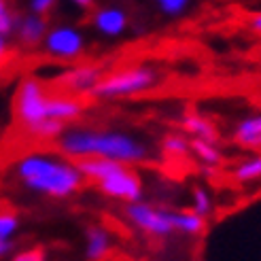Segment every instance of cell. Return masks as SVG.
I'll list each match as a JSON object with an SVG mask.
<instances>
[{
    "label": "cell",
    "mask_w": 261,
    "mask_h": 261,
    "mask_svg": "<svg viewBox=\"0 0 261 261\" xmlns=\"http://www.w3.org/2000/svg\"><path fill=\"white\" fill-rule=\"evenodd\" d=\"M85 102L64 91H49L36 76H23L13 96V115L21 132L41 142H56L72 123H79Z\"/></svg>",
    "instance_id": "1"
},
{
    "label": "cell",
    "mask_w": 261,
    "mask_h": 261,
    "mask_svg": "<svg viewBox=\"0 0 261 261\" xmlns=\"http://www.w3.org/2000/svg\"><path fill=\"white\" fill-rule=\"evenodd\" d=\"M11 174L28 193L47 200H70L87 182L79 164L58 149H32L17 155Z\"/></svg>",
    "instance_id": "2"
},
{
    "label": "cell",
    "mask_w": 261,
    "mask_h": 261,
    "mask_svg": "<svg viewBox=\"0 0 261 261\" xmlns=\"http://www.w3.org/2000/svg\"><path fill=\"white\" fill-rule=\"evenodd\" d=\"M56 149L66 158L81 162L89 158H102L125 166H138L151 160V147L145 138L127 129L68 125L56 140Z\"/></svg>",
    "instance_id": "3"
},
{
    "label": "cell",
    "mask_w": 261,
    "mask_h": 261,
    "mask_svg": "<svg viewBox=\"0 0 261 261\" xmlns=\"http://www.w3.org/2000/svg\"><path fill=\"white\" fill-rule=\"evenodd\" d=\"M162 81V72L151 64H134L113 72H104L100 83L89 91L94 100H127L153 91Z\"/></svg>",
    "instance_id": "4"
},
{
    "label": "cell",
    "mask_w": 261,
    "mask_h": 261,
    "mask_svg": "<svg viewBox=\"0 0 261 261\" xmlns=\"http://www.w3.org/2000/svg\"><path fill=\"white\" fill-rule=\"evenodd\" d=\"M123 219L134 229L151 238H168L176 233V211L138 200L123 206Z\"/></svg>",
    "instance_id": "5"
},
{
    "label": "cell",
    "mask_w": 261,
    "mask_h": 261,
    "mask_svg": "<svg viewBox=\"0 0 261 261\" xmlns=\"http://www.w3.org/2000/svg\"><path fill=\"white\" fill-rule=\"evenodd\" d=\"M41 49L54 62L74 64V62H81L85 56L87 36L74 23H54V25H49Z\"/></svg>",
    "instance_id": "6"
},
{
    "label": "cell",
    "mask_w": 261,
    "mask_h": 261,
    "mask_svg": "<svg viewBox=\"0 0 261 261\" xmlns=\"http://www.w3.org/2000/svg\"><path fill=\"white\" fill-rule=\"evenodd\" d=\"M94 185L104 198L123 202V204L138 202L145 195V182H142L140 174L134 170V166H125L119 162H115L111 166V170L100 180H96Z\"/></svg>",
    "instance_id": "7"
},
{
    "label": "cell",
    "mask_w": 261,
    "mask_h": 261,
    "mask_svg": "<svg viewBox=\"0 0 261 261\" xmlns=\"http://www.w3.org/2000/svg\"><path fill=\"white\" fill-rule=\"evenodd\" d=\"M102 76H104V68L100 64L74 62V64H68V68H64L56 76V85L64 94L85 98V96H89V91L100 83Z\"/></svg>",
    "instance_id": "8"
},
{
    "label": "cell",
    "mask_w": 261,
    "mask_h": 261,
    "mask_svg": "<svg viewBox=\"0 0 261 261\" xmlns=\"http://www.w3.org/2000/svg\"><path fill=\"white\" fill-rule=\"evenodd\" d=\"M91 25L102 36L115 41L121 38L129 28V13L121 5H98L91 11Z\"/></svg>",
    "instance_id": "9"
},
{
    "label": "cell",
    "mask_w": 261,
    "mask_h": 261,
    "mask_svg": "<svg viewBox=\"0 0 261 261\" xmlns=\"http://www.w3.org/2000/svg\"><path fill=\"white\" fill-rule=\"evenodd\" d=\"M49 25L51 23L45 15H38V13H32V11L21 13V15H17L13 38L25 49H36V47L43 45Z\"/></svg>",
    "instance_id": "10"
},
{
    "label": "cell",
    "mask_w": 261,
    "mask_h": 261,
    "mask_svg": "<svg viewBox=\"0 0 261 261\" xmlns=\"http://www.w3.org/2000/svg\"><path fill=\"white\" fill-rule=\"evenodd\" d=\"M233 145L246 151H261V113L240 119L231 134Z\"/></svg>",
    "instance_id": "11"
},
{
    "label": "cell",
    "mask_w": 261,
    "mask_h": 261,
    "mask_svg": "<svg viewBox=\"0 0 261 261\" xmlns=\"http://www.w3.org/2000/svg\"><path fill=\"white\" fill-rule=\"evenodd\" d=\"M113 249V236L107 227L89 225L85 229V249L83 255L87 261H104Z\"/></svg>",
    "instance_id": "12"
},
{
    "label": "cell",
    "mask_w": 261,
    "mask_h": 261,
    "mask_svg": "<svg viewBox=\"0 0 261 261\" xmlns=\"http://www.w3.org/2000/svg\"><path fill=\"white\" fill-rule=\"evenodd\" d=\"M180 127L187 132L189 138H200V140H208V142H219V132L215 123L208 119V117L200 115V113H185L180 117Z\"/></svg>",
    "instance_id": "13"
},
{
    "label": "cell",
    "mask_w": 261,
    "mask_h": 261,
    "mask_svg": "<svg viewBox=\"0 0 261 261\" xmlns=\"http://www.w3.org/2000/svg\"><path fill=\"white\" fill-rule=\"evenodd\" d=\"M191 153L195 155V160L208 168H217L223 164V153L217 147V142H208L200 138H191Z\"/></svg>",
    "instance_id": "14"
},
{
    "label": "cell",
    "mask_w": 261,
    "mask_h": 261,
    "mask_svg": "<svg viewBox=\"0 0 261 261\" xmlns=\"http://www.w3.org/2000/svg\"><path fill=\"white\" fill-rule=\"evenodd\" d=\"M231 178L236 182H242V185L261 180V153H255L251 158L238 162L236 168L231 170Z\"/></svg>",
    "instance_id": "15"
},
{
    "label": "cell",
    "mask_w": 261,
    "mask_h": 261,
    "mask_svg": "<svg viewBox=\"0 0 261 261\" xmlns=\"http://www.w3.org/2000/svg\"><path fill=\"white\" fill-rule=\"evenodd\" d=\"M162 151L168 158L180 160L191 153V138H187L185 134H168L162 140Z\"/></svg>",
    "instance_id": "16"
},
{
    "label": "cell",
    "mask_w": 261,
    "mask_h": 261,
    "mask_svg": "<svg viewBox=\"0 0 261 261\" xmlns=\"http://www.w3.org/2000/svg\"><path fill=\"white\" fill-rule=\"evenodd\" d=\"M21 229V217L11 208H0V240H15Z\"/></svg>",
    "instance_id": "17"
},
{
    "label": "cell",
    "mask_w": 261,
    "mask_h": 261,
    "mask_svg": "<svg viewBox=\"0 0 261 261\" xmlns=\"http://www.w3.org/2000/svg\"><path fill=\"white\" fill-rule=\"evenodd\" d=\"M191 211L204 219L213 213V198L204 187H195L191 191Z\"/></svg>",
    "instance_id": "18"
},
{
    "label": "cell",
    "mask_w": 261,
    "mask_h": 261,
    "mask_svg": "<svg viewBox=\"0 0 261 261\" xmlns=\"http://www.w3.org/2000/svg\"><path fill=\"white\" fill-rule=\"evenodd\" d=\"M153 3L158 5V9L164 13V15L178 17V15H182V13L187 11L191 0H153Z\"/></svg>",
    "instance_id": "19"
},
{
    "label": "cell",
    "mask_w": 261,
    "mask_h": 261,
    "mask_svg": "<svg viewBox=\"0 0 261 261\" xmlns=\"http://www.w3.org/2000/svg\"><path fill=\"white\" fill-rule=\"evenodd\" d=\"M7 261H47V253L43 249H23V251H15Z\"/></svg>",
    "instance_id": "20"
},
{
    "label": "cell",
    "mask_w": 261,
    "mask_h": 261,
    "mask_svg": "<svg viewBox=\"0 0 261 261\" xmlns=\"http://www.w3.org/2000/svg\"><path fill=\"white\" fill-rule=\"evenodd\" d=\"M56 7H58V0H28V9L32 13H38V15H45V17Z\"/></svg>",
    "instance_id": "21"
},
{
    "label": "cell",
    "mask_w": 261,
    "mask_h": 261,
    "mask_svg": "<svg viewBox=\"0 0 261 261\" xmlns=\"http://www.w3.org/2000/svg\"><path fill=\"white\" fill-rule=\"evenodd\" d=\"M9 41H11V38H7V36L0 34V72L5 70V64H7L9 54H11V45H9Z\"/></svg>",
    "instance_id": "22"
},
{
    "label": "cell",
    "mask_w": 261,
    "mask_h": 261,
    "mask_svg": "<svg viewBox=\"0 0 261 261\" xmlns=\"http://www.w3.org/2000/svg\"><path fill=\"white\" fill-rule=\"evenodd\" d=\"M15 251H17L15 240H0V259H9Z\"/></svg>",
    "instance_id": "23"
},
{
    "label": "cell",
    "mask_w": 261,
    "mask_h": 261,
    "mask_svg": "<svg viewBox=\"0 0 261 261\" xmlns=\"http://www.w3.org/2000/svg\"><path fill=\"white\" fill-rule=\"evenodd\" d=\"M68 3L72 7H76V9H81V11H91V9L96 7L98 0H68Z\"/></svg>",
    "instance_id": "24"
},
{
    "label": "cell",
    "mask_w": 261,
    "mask_h": 261,
    "mask_svg": "<svg viewBox=\"0 0 261 261\" xmlns=\"http://www.w3.org/2000/svg\"><path fill=\"white\" fill-rule=\"evenodd\" d=\"M249 28H251V32H255V34L261 36V11L255 13V15L249 19Z\"/></svg>",
    "instance_id": "25"
},
{
    "label": "cell",
    "mask_w": 261,
    "mask_h": 261,
    "mask_svg": "<svg viewBox=\"0 0 261 261\" xmlns=\"http://www.w3.org/2000/svg\"><path fill=\"white\" fill-rule=\"evenodd\" d=\"M7 9H11V7H9V3H7V0H0V13L7 11Z\"/></svg>",
    "instance_id": "26"
}]
</instances>
